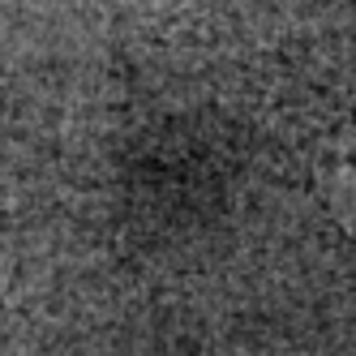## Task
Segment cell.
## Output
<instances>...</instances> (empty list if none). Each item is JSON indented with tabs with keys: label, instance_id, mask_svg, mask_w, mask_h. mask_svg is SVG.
I'll list each match as a JSON object with an SVG mask.
<instances>
[{
	"label": "cell",
	"instance_id": "1",
	"mask_svg": "<svg viewBox=\"0 0 356 356\" xmlns=\"http://www.w3.org/2000/svg\"><path fill=\"white\" fill-rule=\"evenodd\" d=\"M314 176H318V193L330 202L339 223L356 232V112L339 116L335 124L322 129Z\"/></svg>",
	"mask_w": 356,
	"mask_h": 356
}]
</instances>
